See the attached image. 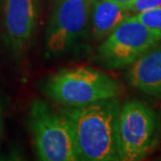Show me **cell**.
Wrapping results in <instances>:
<instances>
[{
  "instance_id": "cell-1",
  "label": "cell",
  "mask_w": 161,
  "mask_h": 161,
  "mask_svg": "<svg viewBox=\"0 0 161 161\" xmlns=\"http://www.w3.org/2000/svg\"><path fill=\"white\" fill-rule=\"evenodd\" d=\"M62 113L71 128L78 160H119L117 118L119 106L115 98L83 107H68Z\"/></svg>"
},
{
  "instance_id": "cell-2",
  "label": "cell",
  "mask_w": 161,
  "mask_h": 161,
  "mask_svg": "<svg viewBox=\"0 0 161 161\" xmlns=\"http://www.w3.org/2000/svg\"><path fill=\"white\" fill-rule=\"evenodd\" d=\"M43 89L50 99L66 107H83L120 93L116 80L90 67L59 70L48 78Z\"/></svg>"
},
{
  "instance_id": "cell-3",
  "label": "cell",
  "mask_w": 161,
  "mask_h": 161,
  "mask_svg": "<svg viewBox=\"0 0 161 161\" xmlns=\"http://www.w3.org/2000/svg\"><path fill=\"white\" fill-rule=\"evenodd\" d=\"M28 128L35 150L42 161L78 160L69 121L46 103L36 99L28 112Z\"/></svg>"
},
{
  "instance_id": "cell-4",
  "label": "cell",
  "mask_w": 161,
  "mask_h": 161,
  "mask_svg": "<svg viewBox=\"0 0 161 161\" xmlns=\"http://www.w3.org/2000/svg\"><path fill=\"white\" fill-rule=\"evenodd\" d=\"M157 133V117L149 106L139 101L128 102L117 118V150L119 160L144 158L153 149Z\"/></svg>"
},
{
  "instance_id": "cell-5",
  "label": "cell",
  "mask_w": 161,
  "mask_h": 161,
  "mask_svg": "<svg viewBox=\"0 0 161 161\" xmlns=\"http://www.w3.org/2000/svg\"><path fill=\"white\" fill-rule=\"evenodd\" d=\"M159 40V36L134 16H128L99 45L97 57L99 62L108 68H124L132 65Z\"/></svg>"
},
{
  "instance_id": "cell-6",
  "label": "cell",
  "mask_w": 161,
  "mask_h": 161,
  "mask_svg": "<svg viewBox=\"0 0 161 161\" xmlns=\"http://www.w3.org/2000/svg\"><path fill=\"white\" fill-rule=\"evenodd\" d=\"M90 0H56L45 33L47 57L59 56L73 46L85 31Z\"/></svg>"
},
{
  "instance_id": "cell-7",
  "label": "cell",
  "mask_w": 161,
  "mask_h": 161,
  "mask_svg": "<svg viewBox=\"0 0 161 161\" xmlns=\"http://www.w3.org/2000/svg\"><path fill=\"white\" fill-rule=\"evenodd\" d=\"M36 0H6L4 9L5 34L13 50H22L36 26Z\"/></svg>"
},
{
  "instance_id": "cell-8",
  "label": "cell",
  "mask_w": 161,
  "mask_h": 161,
  "mask_svg": "<svg viewBox=\"0 0 161 161\" xmlns=\"http://www.w3.org/2000/svg\"><path fill=\"white\" fill-rule=\"evenodd\" d=\"M128 80L141 92L161 97V45H153L132 63Z\"/></svg>"
},
{
  "instance_id": "cell-9",
  "label": "cell",
  "mask_w": 161,
  "mask_h": 161,
  "mask_svg": "<svg viewBox=\"0 0 161 161\" xmlns=\"http://www.w3.org/2000/svg\"><path fill=\"white\" fill-rule=\"evenodd\" d=\"M128 12L109 0H90L93 36L97 40L109 36L128 17Z\"/></svg>"
},
{
  "instance_id": "cell-10",
  "label": "cell",
  "mask_w": 161,
  "mask_h": 161,
  "mask_svg": "<svg viewBox=\"0 0 161 161\" xmlns=\"http://www.w3.org/2000/svg\"><path fill=\"white\" fill-rule=\"evenodd\" d=\"M144 26L161 38V8H151L134 16Z\"/></svg>"
},
{
  "instance_id": "cell-11",
  "label": "cell",
  "mask_w": 161,
  "mask_h": 161,
  "mask_svg": "<svg viewBox=\"0 0 161 161\" xmlns=\"http://www.w3.org/2000/svg\"><path fill=\"white\" fill-rule=\"evenodd\" d=\"M156 8H161V0H135L129 8V12L138 14L140 12Z\"/></svg>"
},
{
  "instance_id": "cell-12",
  "label": "cell",
  "mask_w": 161,
  "mask_h": 161,
  "mask_svg": "<svg viewBox=\"0 0 161 161\" xmlns=\"http://www.w3.org/2000/svg\"><path fill=\"white\" fill-rule=\"evenodd\" d=\"M109 1L116 3V4L121 6V8H124L127 9V11H129L130 6L133 4V2L135 1V0H109Z\"/></svg>"
},
{
  "instance_id": "cell-13",
  "label": "cell",
  "mask_w": 161,
  "mask_h": 161,
  "mask_svg": "<svg viewBox=\"0 0 161 161\" xmlns=\"http://www.w3.org/2000/svg\"><path fill=\"white\" fill-rule=\"evenodd\" d=\"M2 124H3V109L0 102V147H1V135H2Z\"/></svg>"
}]
</instances>
